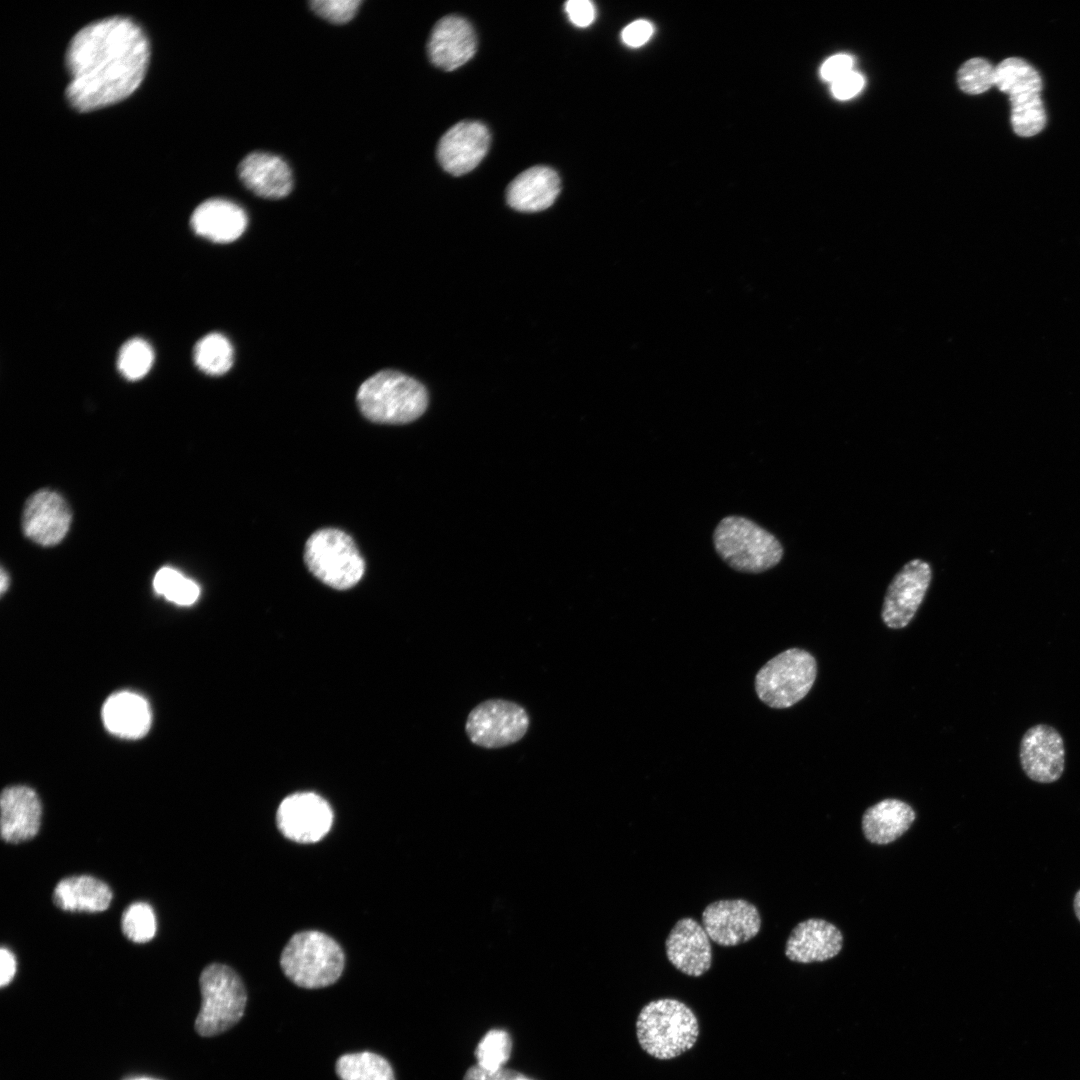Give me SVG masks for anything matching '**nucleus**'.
I'll use <instances>...</instances> for the list:
<instances>
[{
	"mask_svg": "<svg viewBox=\"0 0 1080 1080\" xmlns=\"http://www.w3.org/2000/svg\"><path fill=\"white\" fill-rule=\"evenodd\" d=\"M149 56L148 39L130 18L108 17L86 25L66 52L68 102L86 112L123 100L143 80Z\"/></svg>",
	"mask_w": 1080,
	"mask_h": 1080,
	"instance_id": "obj_1",
	"label": "nucleus"
},
{
	"mask_svg": "<svg viewBox=\"0 0 1080 1080\" xmlns=\"http://www.w3.org/2000/svg\"><path fill=\"white\" fill-rule=\"evenodd\" d=\"M636 1035L641 1048L659 1060H669L690 1050L699 1036L693 1010L673 998L650 1001L640 1011Z\"/></svg>",
	"mask_w": 1080,
	"mask_h": 1080,
	"instance_id": "obj_2",
	"label": "nucleus"
},
{
	"mask_svg": "<svg viewBox=\"0 0 1080 1080\" xmlns=\"http://www.w3.org/2000/svg\"><path fill=\"white\" fill-rule=\"evenodd\" d=\"M426 388L417 380L394 370L380 371L358 389L357 405L370 421L404 424L418 419L428 406Z\"/></svg>",
	"mask_w": 1080,
	"mask_h": 1080,
	"instance_id": "obj_3",
	"label": "nucleus"
},
{
	"mask_svg": "<svg viewBox=\"0 0 1080 1080\" xmlns=\"http://www.w3.org/2000/svg\"><path fill=\"white\" fill-rule=\"evenodd\" d=\"M717 554L732 569L743 573H762L776 566L783 557L780 541L769 531L742 516L720 520L713 533Z\"/></svg>",
	"mask_w": 1080,
	"mask_h": 1080,
	"instance_id": "obj_4",
	"label": "nucleus"
},
{
	"mask_svg": "<svg viewBox=\"0 0 1080 1080\" xmlns=\"http://www.w3.org/2000/svg\"><path fill=\"white\" fill-rule=\"evenodd\" d=\"M281 968L297 986L316 989L336 982L344 968V954L339 944L320 931H302L284 947Z\"/></svg>",
	"mask_w": 1080,
	"mask_h": 1080,
	"instance_id": "obj_5",
	"label": "nucleus"
},
{
	"mask_svg": "<svg viewBox=\"0 0 1080 1080\" xmlns=\"http://www.w3.org/2000/svg\"><path fill=\"white\" fill-rule=\"evenodd\" d=\"M202 1003L195 1030L203 1037L218 1035L243 1016L247 995L242 980L229 966L212 963L199 978Z\"/></svg>",
	"mask_w": 1080,
	"mask_h": 1080,
	"instance_id": "obj_6",
	"label": "nucleus"
},
{
	"mask_svg": "<svg viewBox=\"0 0 1080 1080\" xmlns=\"http://www.w3.org/2000/svg\"><path fill=\"white\" fill-rule=\"evenodd\" d=\"M304 561L316 578L338 590L356 585L365 571L364 559L354 540L336 528L317 530L308 538Z\"/></svg>",
	"mask_w": 1080,
	"mask_h": 1080,
	"instance_id": "obj_7",
	"label": "nucleus"
},
{
	"mask_svg": "<svg viewBox=\"0 0 1080 1080\" xmlns=\"http://www.w3.org/2000/svg\"><path fill=\"white\" fill-rule=\"evenodd\" d=\"M817 675L814 656L800 648H790L770 659L755 677L759 699L771 708L785 709L802 700Z\"/></svg>",
	"mask_w": 1080,
	"mask_h": 1080,
	"instance_id": "obj_8",
	"label": "nucleus"
},
{
	"mask_svg": "<svg viewBox=\"0 0 1080 1080\" xmlns=\"http://www.w3.org/2000/svg\"><path fill=\"white\" fill-rule=\"evenodd\" d=\"M529 715L520 704L505 699H488L468 714L465 731L476 746L497 749L521 740L529 728Z\"/></svg>",
	"mask_w": 1080,
	"mask_h": 1080,
	"instance_id": "obj_9",
	"label": "nucleus"
},
{
	"mask_svg": "<svg viewBox=\"0 0 1080 1080\" xmlns=\"http://www.w3.org/2000/svg\"><path fill=\"white\" fill-rule=\"evenodd\" d=\"M702 925L711 941L722 947H734L751 941L762 925L759 909L742 899H719L701 913Z\"/></svg>",
	"mask_w": 1080,
	"mask_h": 1080,
	"instance_id": "obj_10",
	"label": "nucleus"
},
{
	"mask_svg": "<svg viewBox=\"0 0 1080 1080\" xmlns=\"http://www.w3.org/2000/svg\"><path fill=\"white\" fill-rule=\"evenodd\" d=\"M276 821L286 838L298 843H314L330 830L333 812L321 796L300 792L287 796L280 803Z\"/></svg>",
	"mask_w": 1080,
	"mask_h": 1080,
	"instance_id": "obj_11",
	"label": "nucleus"
},
{
	"mask_svg": "<svg viewBox=\"0 0 1080 1080\" xmlns=\"http://www.w3.org/2000/svg\"><path fill=\"white\" fill-rule=\"evenodd\" d=\"M932 578L930 565L922 559L906 563L890 582L881 617L891 629L906 627L921 605Z\"/></svg>",
	"mask_w": 1080,
	"mask_h": 1080,
	"instance_id": "obj_12",
	"label": "nucleus"
},
{
	"mask_svg": "<svg viewBox=\"0 0 1080 1080\" xmlns=\"http://www.w3.org/2000/svg\"><path fill=\"white\" fill-rule=\"evenodd\" d=\"M1019 759L1026 776L1038 783L1060 779L1065 767L1064 741L1059 731L1047 724H1036L1022 736Z\"/></svg>",
	"mask_w": 1080,
	"mask_h": 1080,
	"instance_id": "obj_13",
	"label": "nucleus"
},
{
	"mask_svg": "<svg viewBox=\"0 0 1080 1080\" xmlns=\"http://www.w3.org/2000/svg\"><path fill=\"white\" fill-rule=\"evenodd\" d=\"M490 145L488 128L478 121H461L440 139L437 158L442 168L460 176L473 170L485 157Z\"/></svg>",
	"mask_w": 1080,
	"mask_h": 1080,
	"instance_id": "obj_14",
	"label": "nucleus"
},
{
	"mask_svg": "<svg viewBox=\"0 0 1080 1080\" xmlns=\"http://www.w3.org/2000/svg\"><path fill=\"white\" fill-rule=\"evenodd\" d=\"M664 946L668 961L685 975L699 977L711 968V939L703 925L692 917L675 922Z\"/></svg>",
	"mask_w": 1080,
	"mask_h": 1080,
	"instance_id": "obj_15",
	"label": "nucleus"
},
{
	"mask_svg": "<svg viewBox=\"0 0 1080 1080\" xmlns=\"http://www.w3.org/2000/svg\"><path fill=\"white\" fill-rule=\"evenodd\" d=\"M71 511L63 497L55 491L42 489L26 501L22 527L24 534L42 546L58 544L67 534Z\"/></svg>",
	"mask_w": 1080,
	"mask_h": 1080,
	"instance_id": "obj_16",
	"label": "nucleus"
},
{
	"mask_svg": "<svg viewBox=\"0 0 1080 1080\" xmlns=\"http://www.w3.org/2000/svg\"><path fill=\"white\" fill-rule=\"evenodd\" d=\"M476 47L477 39L472 25L460 16L448 15L434 25L427 52L432 64L452 71L469 61Z\"/></svg>",
	"mask_w": 1080,
	"mask_h": 1080,
	"instance_id": "obj_17",
	"label": "nucleus"
},
{
	"mask_svg": "<svg viewBox=\"0 0 1080 1080\" xmlns=\"http://www.w3.org/2000/svg\"><path fill=\"white\" fill-rule=\"evenodd\" d=\"M843 947V935L832 923L810 918L798 923L785 944V955L792 962H823L837 956Z\"/></svg>",
	"mask_w": 1080,
	"mask_h": 1080,
	"instance_id": "obj_18",
	"label": "nucleus"
},
{
	"mask_svg": "<svg viewBox=\"0 0 1080 1080\" xmlns=\"http://www.w3.org/2000/svg\"><path fill=\"white\" fill-rule=\"evenodd\" d=\"M1 837L7 843L17 844L32 839L41 823V802L37 793L28 786L5 788L0 797Z\"/></svg>",
	"mask_w": 1080,
	"mask_h": 1080,
	"instance_id": "obj_19",
	"label": "nucleus"
},
{
	"mask_svg": "<svg viewBox=\"0 0 1080 1080\" xmlns=\"http://www.w3.org/2000/svg\"><path fill=\"white\" fill-rule=\"evenodd\" d=\"M242 183L254 194L269 199L287 196L293 186L289 165L279 156L256 151L245 156L238 166Z\"/></svg>",
	"mask_w": 1080,
	"mask_h": 1080,
	"instance_id": "obj_20",
	"label": "nucleus"
},
{
	"mask_svg": "<svg viewBox=\"0 0 1080 1080\" xmlns=\"http://www.w3.org/2000/svg\"><path fill=\"white\" fill-rule=\"evenodd\" d=\"M560 189V178L555 170L534 166L520 173L509 184L506 200L515 210L538 212L554 203Z\"/></svg>",
	"mask_w": 1080,
	"mask_h": 1080,
	"instance_id": "obj_21",
	"label": "nucleus"
},
{
	"mask_svg": "<svg viewBox=\"0 0 1080 1080\" xmlns=\"http://www.w3.org/2000/svg\"><path fill=\"white\" fill-rule=\"evenodd\" d=\"M247 222V215L239 205L219 198L201 203L191 217L195 233L216 243H228L239 238Z\"/></svg>",
	"mask_w": 1080,
	"mask_h": 1080,
	"instance_id": "obj_22",
	"label": "nucleus"
},
{
	"mask_svg": "<svg viewBox=\"0 0 1080 1080\" xmlns=\"http://www.w3.org/2000/svg\"><path fill=\"white\" fill-rule=\"evenodd\" d=\"M102 720L110 733L126 739H137L149 731L152 715L144 697L134 692L121 691L105 701Z\"/></svg>",
	"mask_w": 1080,
	"mask_h": 1080,
	"instance_id": "obj_23",
	"label": "nucleus"
},
{
	"mask_svg": "<svg viewBox=\"0 0 1080 1080\" xmlns=\"http://www.w3.org/2000/svg\"><path fill=\"white\" fill-rule=\"evenodd\" d=\"M916 819L914 809L899 799H884L862 816V831L872 844L886 845L900 838Z\"/></svg>",
	"mask_w": 1080,
	"mask_h": 1080,
	"instance_id": "obj_24",
	"label": "nucleus"
},
{
	"mask_svg": "<svg viewBox=\"0 0 1080 1080\" xmlns=\"http://www.w3.org/2000/svg\"><path fill=\"white\" fill-rule=\"evenodd\" d=\"M55 906L65 911L101 912L112 900L110 887L89 875L61 879L52 894Z\"/></svg>",
	"mask_w": 1080,
	"mask_h": 1080,
	"instance_id": "obj_25",
	"label": "nucleus"
},
{
	"mask_svg": "<svg viewBox=\"0 0 1080 1080\" xmlns=\"http://www.w3.org/2000/svg\"><path fill=\"white\" fill-rule=\"evenodd\" d=\"M994 85L1009 98L1040 93L1042 80L1037 70L1025 60L1009 57L995 67Z\"/></svg>",
	"mask_w": 1080,
	"mask_h": 1080,
	"instance_id": "obj_26",
	"label": "nucleus"
},
{
	"mask_svg": "<svg viewBox=\"0 0 1080 1080\" xmlns=\"http://www.w3.org/2000/svg\"><path fill=\"white\" fill-rule=\"evenodd\" d=\"M336 1073L340 1080H395L389 1062L368 1051L342 1055L336 1062Z\"/></svg>",
	"mask_w": 1080,
	"mask_h": 1080,
	"instance_id": "obj_27",
	"label": "nucleus"
},
{
	"mask_svg": "<svg viewBox=\"0 0 1080 1080\" xmlns=\"http://www.w3.org/2000/svg\"><path fill=\"white\" fill-rule=\"evenodd\" d=\"M193 357L201 371L219 376L225 374L233 364V347L224 335L210 333L197 342Z\"/></svg>",
	"mask_w": 1080,
	"mask_h": 1080,
	"instance_id": "obj_28",
	"label": "nucleus"
},
{
	"mask_svg": "<svg viewBox=\"0 0 1080 1080\" xmlns=\"http://www.w3.org/2000/svg\"><path fill=\"white\" fill-rule=\"evenodd\" d=\"M1011 124L1014 132L1022 137L1038 134L1046 124V113L1040 93L1009 98Z\"/></svg>",
	"mask_w": 1080,
	"mask_h": 1080,
	"instance_id": "obj_29",
	"label": "nucleus"
},
{
	"mask_svg": "<svg viewBox=\"0 0 1080 1080\" xmlns=\"http://www.w3.org/2000/svg\"><path fill=\"white\" fill-rule=\"evenodd\" d=\"M153 588L156 593L180 606L192 605L200 595L198 584L172 567H162L157 571Z\"/></svg>",
	"mask_w": 1080,
	"mask_h": 1080,
	"instance_id": "obj_30",
	"label": "nucleus"
},
{
	"mask_svg": "<svg viewBox=\"0 0 1080 1080\" xmlns=\"http://www.w3.org/2000/svg\"><path fill=\"white\" fill-rule=\"evenodd\" d=\"M512 1052V1039L510 1034L503 1029H491L481 1038L477 1044L474 1056L477 1065L488 1070H498L504 1067Z\"/></svg>",
	"mask_w": 1080,
	"mask_h": 1080,
	"instance_id": "obj_31",
	"label": "nucleus"
},
{
	"mask_svg": "<svg viewBox=\"0 0 1080 1080\" xmlns=\"http://www.w3.org/2000/svg\"><path fill=\"white\" fill-rule=\"evenodd\" d=\"M153 361L151 346L141 338H133L121 347L117 367L126 379L136 381L149 372Z\"/></svg>",
	"mask_w": 1080,
	"mask_h": 1080,
	"instance_id": "obj_32",
	"label": "nucleus"
},
{
	"mask_svg": "<svg viewBox=\"0 0 1080 1080\" xmlns=\"http://www.w3.org/2000/svg\"><path fill=\"white\" fill-rule=\"evenodd\" d=\"M123 934L132 942L146 943L156 933V918L152 907L144 902H135L123 912L121 919Z\"/></svg>",
	"mask_w": 1080,
	"mask_h": 1080,
	"instance_id": "obj_33",
	"label": "nucleus"
},
{
	"mask_svg": "<svg viewBox=\"0 0 1080 1080\" xmlns=\"http://www.w3.org/2000/svg\"><path fill=\"white\" fill-rule=\"evenodd\" d=\"M957 79L965 93L981 94L994 85L995 67L983 58H972L962 65Z\"/></svg>",
	"mask_w": 1080,
	"mask_h": 1080,
	"instance_id": "obj_34",
	"label": "nucleus"
},
{
	"mask_svg": "<svg viewBox=\"0 0 1080 1080\" xmlns=\"http://www.w3.org/2000/svg\"><path fill=\"white\" fill-rule=\"evenodd\" d=\"M361 3L360 0H314L310 1L309 5L320 17L332 23L342 24L355 16Z\"/></svg>",
	"mask_w": 1080,
	"mask_h": 1080,
	"instance_id": "obj_35",
	"label": "nucleus"
},
{
	"mask_svg": "<svg viewBox=\"0 0 1080 1080\" xmlns=\"http://www.w3.org/2000/svg\"><path fill=\"white\" fill-rule=\"evenodd\" d=\"M864 85L863 76L855 71H850L832 82L833 95L840 100H847L860 92Z\"/></svg>",
	"mask_w": 1080,
	"mask_h": 1080,
	"instance_id": "obj_36",
	"label": "nucleus"
},
{
	"mask_svg": "<svg viewBox=\"0 0 1080 1080\" xmlns=\"http://www.w3.org/2000/svg\"><path fill=\"white\" fill-rule=\"evenodd\" d=\"M565 11L571 23L577 27L589 26L595 18V8L588 0H570L565 3Z\"/></svg>",
	"mask_w": 1080,
	"mask_h": 1080,
	"instance_id": "obj_37",
	"label": "nucleus"
},
{
	"mask_svg": "<svg viewBox=\"0 0 1080 1080\" xmlns=\"http://www.w3.org/2000/svg\"><path fill=\"white\" fill-rule=\"evenodd\" d=\"M853 59L847 54H837L828 58L822 65L820 73L823 79L833 82L848 72L852 71Z\"/></svg>",
	"mask_w": 1080,
	"mask_h": 1080,
	"instance_id": "obj_38",
	"label": "nucleus"
},
{
	"mask_svg": "<svg viewBox=\"0 0 1080 1080\" xmlns=\"http://www.w3.org/2000/svg\"><path fill=\"white\" fill-rule=\"evenodd\" d=\"M653 28L645 20H638L626 26L622 32V40L631 47H639L645 44L651 37Z\"/></svg>",
	"mask_w": 1080,
	"mask_h": 1080,
	"instance_id": "obj_39",
	"label": "nucleus"
},
{
	"mask_svg": "<svg viewBox=\"0 0 1080 1080\" xmlns=\"http://www.w3.org/2000/svg\"><path fill=\"white\" fill-rule=\"evenodd\" d=\"M520 1074L516 1070L505 1067L498 1070H488L475 1064L467 1069L463 1080H515Z\"/></svg>",
	"mask_w": 1080,
	"mask_h": 1080,
	"instance_id": "obj_40",
	"label": "nucleus"
},
{
	"mask_svg": "<svg viewBox=\"0 0 1080 1080\" xmlns=\"http://www.w3.org/2000/svg\"><path fill=\"white\" fill-rule=\"evenodd\" d=\"M16 972V958L10 949L2 946L0 949V986H7L14 978Z\"/></svg>",
	"mask_w": 1080,
	"mask_h": 1080,
	"instance_id": "obj_41",
	"label": "nucleus"
},
{
	"mask_svg": "<svg viewBox=\"0 0 1080 1080\" xmlns=\"http://www.w3.org/2000/svg\"><path fill=\"white\" fill-rule=\"evenodd\" d=\"M8 586H9V575L6 573L4 568H1V573H0V591H1V594H4L6 592V590L8 589Z\"/></svg>",
	"mask_w": 1080,
	"mask_h": 1080,
	"instance_id": "obj_42",
	"label": "nucleus"
},
{
	"mask_svg": "<svg viewBox=\"0 0 1080 1080\" xmlns=\"http://www.w3.org/2000/svg\"><path fill=\"white\" fill-rule=\"evenodd\" d=\"M1074 912L1080 921V889L1076 892L1073 901Z\"/></svg>",
	"mask_w": 1080,
	"mask_h": 1080,
	"instance_id": "obj_43",
	"label": "nucleus"
},
{
	"mask_svg": "<svg viewBox=\"0 0 1080 1080\" xmlns=\"http://www.w3.org/2000/svg\"><path fill=\"white\" fill-rule=\"evenodd\" d=\"M129 1080H159V1079H155V1078H151V1077H137V1078H133V1079H129Z\"/></svg>",
	"mask_w": 1080,
	"mask_h": 1080,
	"instance_id": "obj_44",
	"label": "nucleus"
},
{
	"mask_svg": "<svg viewBox=\"0 0 1080 1080\" xmlns=\"http://www.w3.org/2000/svg\"><path fill=\"white\" fill-rule=\"evenodd\" d=\"M515 1080H532V1079L526 1077L525 1075H523L521 1073Z\"/></svg>",
	"mask_w": 1080,
	"mask_h": 1080,
	"instance_id": "obj_45",
	"label": "nucleus"
}]
</instances>
